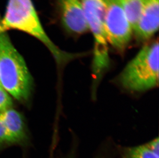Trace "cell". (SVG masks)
I'll list each match as a JSON object with an SVG mask.
<instances>
[{
    "label": "cell",
    "mask_w": 159,
    "mask_h": 158,
    "mask_svg": "<svg viewBox=\"0 0 159 158\" xmlns=\"http://www.w3.org/2000/svg\"><path fill=\"white\" fill-rule=\"evenodd\" d=\"M9 30L21 31L37 39L60 66L82 57L81 53L67 52L54 44L43 29L32 0H8L4 15L0 21V33Z\"/></svg>",
    "instance_id": "6da1fadb"
},
{
    "label": "cell",
    "mask_w": 159,
    "mask_h": 158,
    "mask_svg": "<svg viewBox=\"0 0 159 158\" xmlns=\"http://www.w3.org/2000/svg\"><path fill=\"white\" fill-rule=\"evenodd\" d=\"M159 46L158 39L146 44L113 80L123 92L139 95L159 85Z\"/></svg>",
    "instance_id": "7a4b0ae2"
},
{
    "label": "cell",
    "mask_w": 159,
    "mask_h": 158,
    "mask_svg": "<svg viewBox=\"0 0 159 158\" xmlns=\"http://www.w3.org/2000/svg\"><path fill=\"white\" fill-rule=\"evenodd\" d=\"M0 84L18 101L30 100L33 86L32 76L6 32L0 33Z\"/></svg>",
    "instance_id": "3957f363"
},
{
    "label": "cell",
    "mask_w": 159,
    "mask_h": 158,
    "mask_svg": "<svg viewBox=\"0 0 159 158\" xmlns=\"http://www.w3.org/2000/svg\"><path fill=\"white\" fill-rule=\"evenodd\" d=\"M88 30L94 40L93 67L103 71L109 64V45L106 34L105 0H81Z\"/></svg>",
    "instance_id": "277c9868"
},
{
    "label": "cell",
    "mask_w": 159,
    "mask_h": 158,
    "mask_svg": "<svg viewBox=\"0 0 159 158\" xmlns=\"http://www.w3.org/2000/svg\"><path fill=\"white\" fill-rule=\"evenodd\" d=\"M106 34L109 46L123 54L130 43L134 30L126 13L114 0H105Z\"/></svg>",
    "instance_id": "5b68a950"
},
{
    "label": "cell",
    "mask_w": 159,
    "mask_h": 158,
    "mask_svg": "<svg viewBox=\"0 0 159 158\" xmlns=\"http://www.w3.org/2000/svg\"><path fill=\"white\" fill-rule=\"evenodd\" d=\"M159 0H143L140 15L134 30L139 41L149 40L159 27Z\"/></svg>",
    "instance_id": "8992f818"
},
{
    "label": "cell",
    "mask_w": 159,
    "mask_h": 158,
    "mask_svg": "<svg viewBox=\"0 0 159 158\" xmlns=\"http://www.w3.org/2000/svg\"><path fill=\"white\" fill-rule=\"evenodd\" d=\"M60 17L66 30L81 34L88 30L81 0H59Z\"/></svg>",
    "instance_id": "52a82bcc"
},
{
    "label": "cell",
    "mask_w": 159,
    "mask_h": 158,
    "mask_svg": "<svg viewBox=\"0 0 159 158\" xmlns=\"http://www.w3.org/2000/svg\"><path fill=\"white\" fill-rule=\"evenodd\" d=\"M3 120L14 145H24L27 136L22 116L12 108L1 112Z\"/></svg>",
    "instance_id": "ba28073f"
},
{
    "label": "cell",
    "mask_w": 159,
    "mask_h": 158,
    "mask_svg": "<svg viewBox=\"0 0 159 158\" xmlns=\"http://www.w3.org/2000/svg\"><path fill=\"white\" fill-rule=\"evenodd\" d=\"M120 151L123 158H159V138L144 144L123 147Z\"/></svg>",
    "instance_id": "9c48e42d"
},
{
    "label": "cell",
    "mask_w": 159,
    "mask_h": 158,
    "mask_svg": "<svg viewBox=\"0 0 159 158\" xmlns=\"http://www.w3.org/2000/svg\"><path fill=\"white\" fill-rule=\"evenodd\" d=\"M124 9L131 24L134 30L140 11L141 9L143 0H114Z\"/></svg>",
    "instance_id": "30bf717a"
},
{
    "label": "cell",
    "mask_w": 159,
    "mask_h": 158,
    "mask_svg": "<svg viewBox=\"0 0 159 158\" xmlns=\"http://www.w3.org/2000/svg\"><path fill=\"white\" fill-rule=\"evenodd\" d=\"M14 143L9 135L3 120L1 112H0V151L13 145Z\"/></svg>",
    "instance_id": "8fae6325"
},
{
    "label": "cell",
    "mask_w": 159,
    "mask_h": 158,
    "mask_svg": "<svg viewBox=\"0 0 159 158\" xmlns=\"http://www.w3.org/2000/svg\"><path fill=\"white\" fill-rule=\"evenodd\" d=\"M10 96L0 86V112L12 108L13 103Z\"/></svg>",
    "instance_id": "7c38bea8"
},
{
    "label": "cell",
    "mask_w": 159,
    "mask_h": 158,
    "mask_svg": "<svg viewBox=\"0 0 159 158\" xmlns=\"http://www.w3.org/2000/svg\"><path fill=\"white\" fill-rule=\"evenodd\" d=\"M0 86H1V84H0Z\"/></svg>",
    "instance_id": "4fadbf2b"
}]
</instances>
